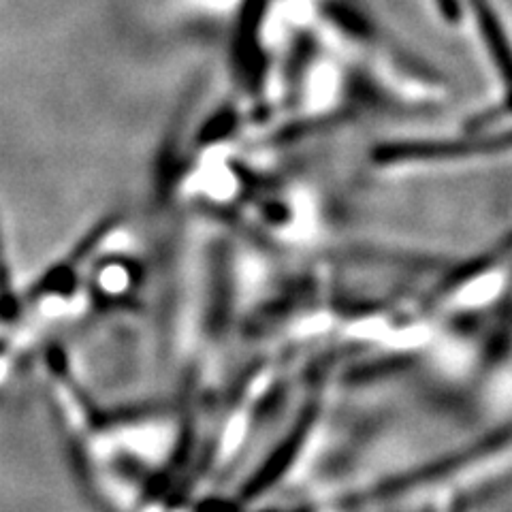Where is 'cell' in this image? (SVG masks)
<instances>
[{"instance_id": "6da1fadb", "label": "cell", "mask_w": 512, "mask_h": 512, "mask_svg": "<svg viewBox=\"0 0 512 512\" xmlns=\"http://www.w3.org/2000/svg\"><path fill=\"white\" fill-rule=\"evenodd\" d=\"M472 5H474L476 15L480 18V26H483L485 41L489 45V50L493 52L495 60H498L500 71L506 73L508 71V43L504 39V32L498 26V22H495V18L491 15V9L487 7L485 0H472Z\"/></svg>"}]
</instances>
